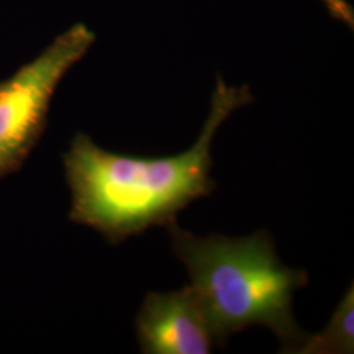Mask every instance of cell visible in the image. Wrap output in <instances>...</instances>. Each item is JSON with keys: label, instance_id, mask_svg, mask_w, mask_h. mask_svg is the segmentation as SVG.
<instances>
[{"label": "cell", "instance_id": "6da1fadb", "mask_svg": "<svg viewBox=\"0 0 354 354\" xmlns=\"http://www.w3.org/2000/svg\"><path fill=\"white\" fill-rule=\"evenodd\" d=\"M252 102L247 86L231 87L218 76L198 138L187 151L172 156L115 153L77 133L64 153L70 219L93 228L114 245L153 226L176 222L180 212L214 192L210 172L215 134L236 109Z\"/></svg>", "mask_w": 354, "mask_h": 354}, {"label": "cell", "instance_id": "7a4b0ae2", "mask_svg": "<svg viewBox=\"0 0 354 354\" xmlns=\"http://www.w3.org/2000/svg\"><path fill=\"white\" fill-rule=\"evenodd\" d=\"M165 228L219 348L231 335L251 326L272 329L282 353L299 345L306 333L292 314V297L308 283V274L279 260L268 231L241 238L218 234L201 238L177 222Z\"/></svg>", "mask_w": 354, "mask_h": 354}, {"label": "cell", "instance_id": "3957f363", "mask_svg": "<svg viewBox=\"0 0 354 354\" xmlns=\"http://www.w3.org/2000/svg\"><path fill=\"white\" fill-rule=\"evenodd\" d=\"M93 42L88 26L75 24L0 83V178L28 159L42 136L59 83Z\"/></svg>", "mask_w": 354, "mask_h": 354}, {"label": "cell", "instance_id": "277c9868", "mask_svg": "<svg viewBox=\"0 0 354 354\" xmlns=\"http://www.w3.org/2000/svg\"><path fill=\"white\" fill-rule=\"evenodd\" d=\"M136 328L145 354H209L216 345L190 285L169 292H149L138 311Z\"/></svg>", "mask_w": 354, "mask_h": 354}, {"label": "cell", "instance_id": "5b68a950", "mask_svg": "<svg viewBox=\"0 0 354 354\" xmlns=\"http://www.w3.org/2000/svg\"><path fill=\"white\" fill-rule=\"evenodd\" d=\"M354 352L353 283L342 297L327 327L317 335H304L291 352L297 354H352Z\"/></svg>", "mask_w": 354, "mask_h": 354}, {"label": "cell", "instance_id": "8992f818", "mask_svg": "<svg viewBox=\"0 0 354 354\" xmlns=\"http://www.w3.org/2000/svg\"><path fill=\"white\" fill-rule=\"evenodd\" d=\"M322 3L326 6L328 12L335 19H337L339 21H342L346 26L353 28V8L351 7V4L346 0H322Z\"/></svg>", "mask_w": 354, "mask_h": 354}]
</instances>
